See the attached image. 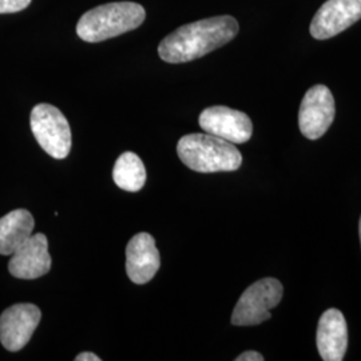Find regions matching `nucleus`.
Instances as JSON below:
<instances>
[{
	"label": "nucleus",
	"instance_id": "obj_1",
	"mask_svg": "<svg viewBox=\"0 0 361 361\" xmlns=\"http://www.w3.org/2000/svg\"><path fill=\"white\" fill-rule=\"evenodd\" d=\"M240 31L229 15L207 18L177 28L158 46L159 58L166 63H186L205 56L229 43Z\"/></svg>",
	"mask_w": 361,
	"mask_h": 361
},
{
	"label": "nucleus",
	"instance_id": "obj_2",
	"mask_svg": "<svg viewBox=\"0 0 361 361\" xmlns=\"http://www.w3.org/2000/svg\"><path fill=\"white\" fill-rule=\"evenodd\" d=\"M145 19L146 11L140 3H107L80 16L77 25V34L85 42L98 43L138 28Z\"/></svg>",
	"mask_w": 361,
	"mask_h": 361
},
{
	"label": "nucleus",
	"instance_id": "obj_3",
	"mask_svg": "<svg viewBox=\"0 0 361 361\" xmlns=\"http://www.w3.org/2000/svg\"><path fill=\"white\" fill-rule=\"evenodd\" d=\"M182 164L198 173L235 171L243 164V155L234 143L212 134H188L177 145Z\"/></svg>",
	"mask_w": 361,
	"mask_h": 361
},
{
	"label": "nucleus",
	"instance_id": "obj_4",
	"mask_svg": "<svg viewBox=\"0 0 361 361\" xmlns=\"http://www.w3.org/2000/svg\"><path fill=\"white\" fill-rule=\"evenodd\" d=\"M32 134L47 154L65 159L71 150V129L63 113L49 104H37L30 116Z\"/></svg>",
	"mask_w": 361,
	"mask_h": 361
},
{
	"label": "nucleus",
	"instance_id": "obj_5",
	"mask_svg": "<svg viewBox=\"0 0 361 361\" xmlns=\"http://www.w3.org/2000/svg\"><path fill=\"white\" fill-rule=\"evenodd\" d=\"M283 295L284 288L279 280L271 277L258 280L240 297L233 310V325L252 326L269 320L271 310L280 304Z\"/></svg>",
	"mask_w": 361,
	"mask_h": 361
},
{
	"label": "nucleus",
	"instance_id": "obj_6",
	"mask_svg": "<svg viewBox=\"0 0 361 361\" xmlns=\"http://www.w3.org/2000/svg\"><path fill=\"white\" fill-rule=\"evenodd\" d=\"M335 98L324 85H316L307 91L298 113V126L305 138H322L335 119Z\"/></svg>",
	"mask_w": 361,
	"mask_h": 361
},
{
	"label": "nucleus",
	"instance_id": "obj_7",
	"mask_svg": "<svg viewBox=\"0 0 361 361\" xmlns=\"http://www.w3.org/2000/svg\"><path fill=\"white\" fill-rule=\"evenodd\" d=\"M198 123L201 129L231 143H245L252 138L253 123L245 113L226 106H212L205 109Z\"/></svg>",
	"mask_w": 361,
	"mask_h": 361
},
{
	"label": "nucleus",
	"instance_id": "obj_8",
	"mask_svg": "<svg viewBox=\"0 0 361 361\" xmlns=\"http://www.w3.org/2000/svg\"><path fill=\"white\" fill-rule=\"evenodd\" d=\"M42 313L34 304H15L0 316V343L10 352L25 348L34 335Z\"/></svg>",
	"mask_w": 361,
	"mask_h": 361
},
{
	"label": "nucleus",
	"instance_id": "obj_9",
	"mask_svg": "<svg viewBox=\"0 0 361 361\" xmlns=\"http://www.w3.org/2000/svg\"><path fill=\"white\" fill-rule=\"evenodd\" d=\"M361 19V0H326L310 23L314 39L334 38Z\"/></svg>",
	"mask_w": 361,
	"mask_h": 361
},
{
	"label": "nucleus",
	"instance_id": "obj_10",
	"mask_svg": "<svg viewBox=\"0 0 361 361\" xmlns=\"http://www.w3.org/2000/svg\"><path fill=\"white\" fill-rule=\"evenodd\" d=\"M8 262V271L20 280H35L51 269L47 237L42 233L31 234L25 244L19 246Z\"/></svg>",
	"mask_w": 361,
	"mask_h": 361
},
{
	"label": "nucleus",
	"instance_id": "obj_11",
	"mask_svg": "<svg viewBox=\"0 0 361 361\" xmlns=\"http://www.w3.org/2000/svg\"><path fill=\"white\" fill-rule=\"evenodd\" d=\"M161 267L159 252L149 233L135 234L126 247V273L134 284H147Z\"/></svg>",
	"mask_w": 361,
	"mask_h": 361
},
{
	"label": "nucleus",
	"instance_id": "obj_12",
	"mask_svg": "<svg viewBox=\"0 0 361 361\" xmlns=\"http://www.w3.org/2000/svg\"><path fill=\"white\" fill-rule=\"evenodd\" d=\"M317 349L325 361H341L348 348V326L338 310H325L317 326Z\"/></svg>",
	"mask_w": 361,
	"mask_h": 361
},
{
	"label": "nucleus",
	"instance_id": "obj_13",
	"mask_svg": "<svg viewBox=\"0 0 361 361\" xmlns=\"http://www.w3.org/2000/svg\"><path fill=\"white\" fill-rule=\"evenodd\" d=\"M35 226L32 214L16 209L0 219V255L10 256L31 237Z\"/></svg>",
	"mask_w": 361,
	"mask_h": 361
},
{
	"label": "nucleus",
	"instance_id": "obj_14",
	"mask_svg": "<svg viewBox=\"0 0 361 361\" xmlns=\"http://www.w3.org/2000/svg\"><path fill=\"white\" fill-rule=\"evenodd\" d=\"M113 180L125 192H140L146 182V169L142 159L131 152L121 154L113 170Z\"/></svg>",
	"mask_w": 361,
	"mask_h": 361
},
{
	"label": "nucleus",
	"instance_id": "obj_15",
	"mask_svg": "<svg viewBox=\"0 0 361 361\" xmlns=\"http://www.w3.org/2000/svg\"><path fill=\"white\" fill-rule=\"evenodd\" d=\"M31 0H0V13H15L23 11Z\"/></svg>",
	"mask_w": 361,
	"mask_h": 361
},
{
	"label": "nucleus",
	"instance_id": "obj_16",
	"mask_svg": "<svg viewBox=\"0 0 361 361\" xmlns=\"http://www.w3.org/2000/svg\"><path fill=\"white\" fill-rule=\"evenodd\" d=\"M235 361H264V356L255 350H246L235 357Z\"/></svg>",
	"mask_w": 361,
	"mask_h": 361
},
{
	"label": "nucleus",
	"instance_id": "obj_17",
	"mask_svg": "<svg viewBox=\"0 0 361 361\" xmlns=\"http://www.w3.org/2000/svg\"><path fill=\"white\" fill-rule=\"evenodd\" d=\"M75 361H101V357L91 352H83V353L78 355Z\"/></svg>",
	"mask_w": 361,
	"mask_h": 361
},
{
	"label": "nucleus",
	"instance_id": "obj_18",
	"mask_svg": "<svg viewBox=\"0 0 361 361\" xmlns=\"http://www.w3.org/2000/svg\"><path fill=\"white\" fill-rule=\"evenodd\" d=\"M359 234H360V244H361V217H360V224H359Z\"/></svg>",
	"mask_w": 361,
	"mask_h": 361
}]
</instances>
